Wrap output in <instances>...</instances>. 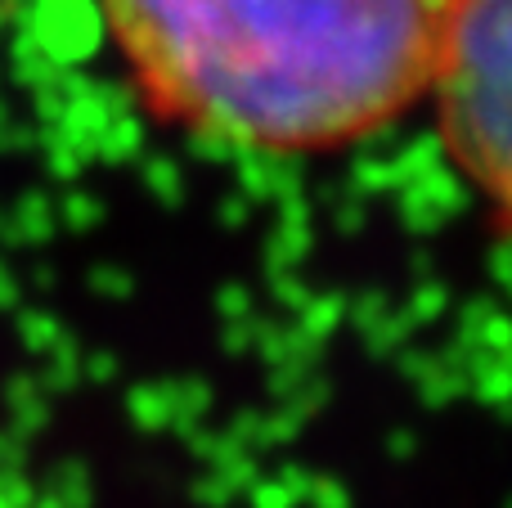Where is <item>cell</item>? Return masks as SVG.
Listing matches in <instances>:
<instances>
[{
	"label": "cell",
	"mask_w": 512,
	"mask_h": 508,
	"mask_svg": "<svg viewBox=\"0 0 512 508\" xmlns=\"http://www.w3.org/2000/svg\"><path fill=\"white\" fill-rule=\"evenodd\" d=\"M427 104L450 162L512 239V0H468Z\"/></svg>",
	"instance_id": "cell-2"
},
{
	"label": "cell",
	"mask_w": 512,
	"mask_h": 508,
	"mask_svg": "<svg viewBox=\"0 0 512 508\" xmlns=\"http://www.w3.org/2000/svg\"><path fill=\"white\" fill-rule=\"evenodd\" d=\"M468 0H99L140 104L243 153L351 149L427 104Z\"/></svg>",
	"instance_id": "cell-1"
}]
</instances>
